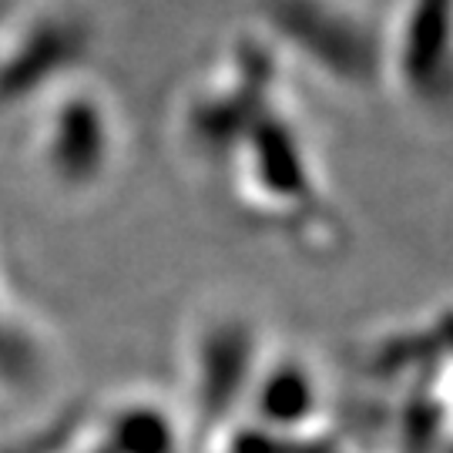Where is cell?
Listing matches in <instances>:
<instances>
[{"label": "cell", "instance_id": "cell-4", "mask_svg": "<svg viewBox=\"0 0 453 453\" xmlns=\"http://www.w3.org/2000/svg\"><path fill=\"white\" fill-rule=\"evenodd\" d=\"M383 78L410 104L453 101V0H400L383 27Z\"/></svg>", "mask_w": 453, "mask_h": 453}, {"label": "cell", "instance_id": "cell-2", "mask_svg": "<svg viewBox=\"0 0 453 453\" xmlns=\"http://www.w3.org/2000/svg\"><path fill=\"white\" fill-rule=\"evenodd\" d=\"M34 155L71 192H91L111 179L125 158V118L104 81L74 67L50 81L34 128Z\"/></svg>", "mask_w": 453, "mask_h": 453}, {"label": "cell", "instance_id": "cell-1", "mask_svg": "<svg viewBox=\"0 0 453 453\" xmlns=\"http://www.w3.org/2000/svg\"><path fill=\"white\" fill-rule=\"evenodd\" d=\"M172 142L181 162L226 185L228 202L292 235L336 232L319 151L289 91L286 58L265 34H235L175 97Z\"/></svg>", "mask_w": 453, "mask_h": 453}, {"label": "cell", "instance_id": "cell-3", "mask_svg": "<svg viewBox=\"0 0 453 453\" xmlns=\"http://www.w3.org/2000/svg\"><path fill=\"white\" fill-rule=\"evenodd\" d=\"M259 31L282 58L303 54L349 84L383 78V31L353 0H273Z\"/></svg>", "mask_w": 453, "mask_h": 453}]
</instances>
